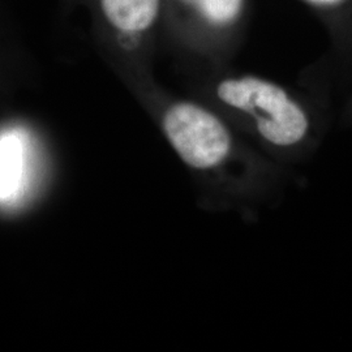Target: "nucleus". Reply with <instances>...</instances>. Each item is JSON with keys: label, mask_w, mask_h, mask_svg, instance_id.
Returning <instances> with one entry per match:
<instances>
[{"label": "nucleus", "mask_w": 352, "mask_h": 352, "mask_svg": "<svg viewBox=\"0 0 352 352\" xmlns=\"http://www.w3.org/2000/svg\"><path fill=\"white\" fill-rule=\"evenodd\" d=\"M164 138L186 166L202 209L257 221L283 200L294 168L257 149L210 106L151 89Z\"/></svg>", "instance_id": "obj_1"}, {"label": "nucleus", "mask_w": 352, "mask_h": 352, "mask_svg": "<svg viewBox=\"0 0 352 352\" xmlns=\"http://www.w3.org/2000/svg\"><path fill=\"white\" fill-rule=\"evenodd\" d=\"M188 94L210 106L252 144L294 168L320 148L321 131L304 96L274 80L230 68L187 76Z\"/></svg>", "instance_id": "obj_2"}, {"label": "nucleus", "mask_w": 352, "mask_h": 352, "mask_svg": "<svg viewBox=\"0 0 352 352\" xmlns=\"http://www.w3.org/2000/svg\"><path fill=\"white\" fill-rule=\"evenodd\" d=\"M250 16V0H164L161 34L187 76L231 67Z\"/></svg>", "instance_id": "obj_3"}, {"label": "nucleus", "mask_w": 352, "mask_h": 352, "mask_svg": "<svg viewBox=\"0 0 352 352\" xmlns=\"http://www.w3.org/2000/svg\"><path fill=\"white\" fill-rule=\"evenodd\" d=\"M94 32L118 63L144 80L161 34L164 0H88Z\"/></svg>", "instance_id": "obj_4"}, {"label": "nucleus", "mask_w": 352, "mask_h": 352, "mask_svg": "<svg viewBox=\"0 0 352 352\" xmlns=\"http://www.w3.org/2000/svg\"><path fill=\"white\" fill-rule=\"evenodd\" d=\"M25 161L24 138L8 131L0 135V202H11L23 186Z\"/></svg>", "instance_id": "obj_5"}, {"label": "nucleus", "mask_w": 352, "mask_h": 352, "mask_svg": "<svg viewBox=\"0 0 352 352\" xmlns=\"http://www.w3.org/2000/svg\"><path fill=\"white\" fill-rule=\"evenodd\" d=\"M302 1L316 10H333L343 6L347 0H302Z\"/></svg>", "instance_id": "obj_6"}]
</instances>
